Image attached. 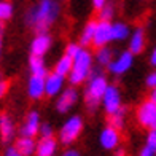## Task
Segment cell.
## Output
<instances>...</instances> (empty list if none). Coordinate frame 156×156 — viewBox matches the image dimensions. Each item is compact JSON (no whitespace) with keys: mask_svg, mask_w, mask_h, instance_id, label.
<instances>
[{"mask_svg":"<svg viewBox=\"0 0 156 156\" xmlns=\"http://www.w3.org/2000/svg\"><path fill=\"white\" fill-rule=\"evenodd\" d=\"M51 46H53V37L49 35V32H37L30 41V54L45 58V54L51 49Z\"/></svg>","mask_w":156,"mask_h":156,"instance_id":"cell-10","label":"cell"},{"mask_svg":"<svg viewBox=\"0 0 156 156\" xmlns=\"http://www.w3.org/2000/svg\"><path fill=\"white\" fill-rule=\"evenodd\" d=\"M15 13V6L10 0H0V21H10Z\"/></svg>","mask_w":156,"mask_h":156,"instance_id":"cell-25","label":"cell"},{"mask_svg":"<svg viewBox=\"0 0 156 156\" xmlns=\"http://www.w3.org/2000/svg\"><path fill=\"white\" fill-rule=\"evenodd\" d=\"M72 66H73V58H70V56H67V54H62L61 58L56 61L53 70L56 73L62 75V76H69L70 70H72Z\"/></svg>","mask_w":156,"mask_h":156,"instance_id":"cell-23","label":"cell"},{"mask_svg":"<svg viewBox=\"0 0 156 156\" xmlns=\"http://www.w3.org/2000/svg\"><path fill=\"white\" fill-rule=\"evenodd\" d=\"M115 11H116L115 5H113L110 0H108V3L104 5L102 8L99 10V18L97 19H101V21H112L113 16H115Z\"/></svg>","mask_w":156,"mask_h":156,"instance_id":"cell-26","label":"cell"},{"mask_svg":"<svg viewBox=\"0 0 156 156\" xmlns=\"http://www.w3.org/2000/svg\"><path fill=\"white\" fill-rule=\"evenodd\" d=\"M59 148V140L54 137H40L35 148V156H54Z\"/></svg>","mask_w":156,"mask_h":156,"instance_id":"cell-17","label":"cell"},{"mask_svg":"<svg viewBox=\"0 0 156 156\" xmlns=\"http://www.w3.org/2000/svg\"><path fill=\"white\" fill-rule=\"evenodd\" d=\"M78 99H80V94H78L76 86L70 84V86L64 88L61 91V94L56 97V105H54L56 112L61 113V115H66V113H69L76 105Z\"/></svg>","mask_w":156,"mask_h":156,"instance_id":"cell-8","label":"cell"},{"mask_svg":"<svg viewBox=\"0 0 156 156\" xmlns=\"http://www.w3.org/2000/svg\"><path fill=\"white\" fill-rule=\"evenodd\" d=\"M115 156H126V151H124V148H121V147L115 148Z\"/></svg>","mask_w":156,"mask_h":156,"instance_id":"cell-37","label":"cell"},{"mask_svg":"<svg viewBox=\"0 0 156 156\" xmlns=\"http://www.w3.org/2000/svg\"><path fill=\"white\" fill-rule=\"evenodd\" d=\"M91 3H93V8L99 11L104 5H107V3H108V0H91Z\"/></svg>","mask_w":156,"mask_h":156,"instance_id":"cell-34","label":"cell"},{"mask_svg":"<svg viewBox=\"0 0 156 156\" xmlns=\"http://www.w3.org/2000/svg\"><path fill=\"white\" fill-rule=\"evenodd\" d=\"M99 144L104 150H115V148L119 147L121 144V134H119V129L113 126H105L104 129L99 134Z\"/></svg>","mask_w":156,"mask_h":156,"instance_id":"cell-9","label":"cell"},{"mask_svg":"<svg viewBox=\"0 0 156 156\" xmlns=\"http://www.w3.org/2000/svg\"><path fill=\"white\" fill-rule=\"evenodd\" d=\"M61 156H81V153L76 150V148H70V147H67L66 150L62 151V154Z\"/></svg>","mask_w":156,"mask_h":156,"instance_id":"cell-33","label":"cell"},{"mask_svg":"<svg viewBox=\"0 0 156 156\" xmlns=\"http://www.w3.org/2000/svg\"><path fill=\"white\" fill-rule=\"evenodd\" d=\"M134 58H136V54H132L129 49H124V51L115 54L107 67L108 73H112L113 76H121L127 73L134 66Z\"/></svg>","mask_w":156,"mask_h":156,"instance_id":"cell-5","label":"cell"},{"mask_svg":"<svg viewBox=\"0 0 156 156\" xmlns=\"http://www.w3.org/2000/svg\"><path fill=\"white\" fill-rule=\"evenodd\" d=\"M94 67V54L88 48H81V51L73 58V66L69 73V83L72 86H80L86 83Z\"/></svg>","mask_w":156,"mask_h":156,"instance_id":"cell-3","label":"cell"},{"mask_svg":"<svg viewBox=\"0 0 156 156\" xmlns=\"http://www.w3.org/2000/svg\"><path fill=\"white\" fill-rule=\"evenodd\" d=\"M8 89H10V81L0 76V99H3L8 94Z\"/></svg>","mask_w":156,"mask_h":156,"instance_id":"cell-30","label":"cell"},{"mask_svg":"<svg viewBox=\"0 0 156 156\" xmlns=\"http://www.w3.org/2000/svg\"><path fill=\"white\" fill-rule=\"evenodd\" d=\"M148 62H150V66L156 69V46L153 48V51L150 53V58H148Z\"/></svg>","mask_w":156,"mask_h":156,"instance_id":"cell-35","label":"cell"},{"mask_svg":"<svg viewBox=\"0 0 156 156\" xmlns=\"http://www.w3.org/2000/svg\"><path fill=\"white\" fill-rule=\"evenodd\" d=\"M102 108L104 112L108 115H113L116 110H119L123 107V96H121V91H119V88L116 86V84L113 83H108L107 89H105V93L102 96Z\"/></svg>","mask_w":156,"mask_h":156,"instance_id":"cell-6","label":"cell"},{"mask_svg":"<svg viewBox=\"0 0 156 156\" xmlns=\"http://www.w3.org/2000/svg\"><path fill=\"white\" fill-rule=\"evenodd\" d=\"M145 145H148L150 148L156 151V129H148L147 139H145Z\"/></svg>","mask_w":156,"mask_h":156,"instance_id":"cell-29","label":"cell"},{"mask_svg":"<svg viewBox=\"0 0 156 156\" xmlns=\"http://www.w3.org/2000/svg\"><path fill=\"white\" fill-rule=\"evenodd\" d=\"M2 49H3V40L0 37V59H2Z\"/></svg>","mask_w":156,"mask_h":156,"instance_id":"cell-39","label":"cell"},{"mask_svg":"<svg viewBox=\"0 0 156 156\" xmlns=\"http://www.w3.org/2000/svg\"><path fill=\"white\" fill-rule=\"evenodd\" d=\"M38 134H40V137H54V129L49 123H41Z\"/></svg>","mask_w":156,"mask_h":156,"instance_id":"cell-28","label":"cell"},{"mask_svg":"<svg viewBox=\"0 0 156 156\" xmlns=\"http://www.w3.org/2000/svg\"><path fill=\"white\" fill-rule=\"evenodd\" d=\"M62 11L61 0H38V3L27 8L24 23L27 27L37 32H48L56 24Z\"/></svg>","mask_w":156,"mask_h":156,"instance_id":"cell-1","label":"cell"},{"mask_svg":"<svg viewBox=\"0 0 156 156\" xmlns=\"http://www.w3.org/2000/svg\"><path fill=\"white\" fill-rule=\"evenodd\" d=\"M15 148L23 154V156H32L35 154V148H37V142L34 137H24L19 136V139L15 142Z\"/></svg>","mask_w":156,"mask_h":156,"instance_id":"cell-20","label":"cell"},{"mask_svg":"<svg viewBox=\"0 0 156 156\" xmlns=\"http://www.w3.org/2000/svg\"><path fill=\"white\" fill-rule=\"evenodd\" d=\"M41 126V119H40V113L37 110H30L26 115V119L23 126L19 127V134L24 137H35L40 131Z\"/></svg>","mask_w":156,"mask_h":156,"instance_id":"cell-13","label":"cell"},{"mask_svg":"<svg viewBox=\"0 0 156 156\" xmlns=\"http://www.w3.org/2000/svg\"><path fill=\"white\" fill-rule=\"evenodd\" d=\"M145 45H147V40H145V30L144 27H136L129 38H127V49L132 53V54H142L145 49Z\"/></svg>","mask_w":156,"mask_h":156,"instance_id":"cell-14","label":"cell"},{"mask_svg":"<svg viewBox=\"0 0 156 156\" xmlns=\"http://www.w3.org/2000/svg\"><path fill=\"white\" fill-rule=\"evenodd\" d=\"M96 26H97V19H89L86 24L83 26L80 38H78V43L83 48L93 46V38H94V32H96Z\"/></svg>","mask_w":156,"mask_h":156,"instance_id":"cell-18","label":"cell"},{"mask_svg":"<svg viewBox=\"0 0 156 156\" xmlns=\"http://www.w3.org/2000/svg\"><path fill=\"white\" fill-rule=\"evenodd\" d=\"M139 156H156V151L153 150V148H150L148 145H144V147L140 148Z\"/></svg>","mask_w":156,"mask_h":156,"instance_id":"cell-32","label":"cell"},{"mask_svg":"<svg viewBox=\"0 0 156 156\" xmlns=\"http://www.w3.org/2000/svg\"><path fill=\"white\" fill-rule=\"evenodd\" d=\"M131 27L124 21H115L112 23V41H124L131 35Z\"/></svg>","mask_w":156,"mask_h":156,"instance_id":"cell-19","label":"cell"},{"mask_svg":"<svg viewBox=\"0 0 156 156\" xmlns=\"http://www.w3.org/2000/svg\"><path fill=\"white\" fill-rule=\"evenodd\" d=\"M27 96L32 101H40L45 96V76L30 75L27 80Z\"/></svg>","mask_w":156,"mask_h":156,"instance_id":"cell-16","label":"cell"},{"mask_svg":"<svg viewBox=\"0 0 156 156\" xmlns=\"http://www.w3.org/2000/svg\"><path fill=\"white\" fill-rule=\"evenodd\" d=\"M112 43V21H101L97 19L94 38H93V46L101 48L107 46Z\"/></svg>","mask_w":156,"mask_h":156,"instance_id":"cell-12","label":"cell"},{"mask_svg":"<svg viewBox=\"0 0 156 156\" xmlns=\"http://www.w3.org/2000/svg\"><path fill=\"white\" fill-rule=\"evenodd\" d=\"M15 134H16V126L13 118L6 112H2L0 113V139H2L3 144H8L15 139Z\"/></svg>","mask_w":156,"mask_h":156,"instance_id":"cell-15","label":"cell"},{"mask_svg":"<svg viewBox=\"0 0 156 156\" xmlns=\"http://www.w3.org/2000/svg\"><path fill=\"white\" fill-rule=\"evenodd\" d=\"M145 84H147V88H150V89L156 88V69L153 72L148 73V76L145 78Z\"/></svg>","mask_w":156,"mask_h":156,"instance_id":"cell-31","label":"cell"},{"mask_svg":"<svg viewBox=\"0 0 156 156\" xmlns=\"http://www.w3.org/2000/svg\"><path fill=\"white\" fill-rule=\"evenodd\" d=\"M66 80H67V76L56 73L54 70L49 72L45 76V96L46 97H58L61 94V91L66 88Z\"/></svg>","mask_w":156,"mask_h":156,"instance_id":"cell-11","label":"cell"},{"mask_svg":"<svg viewBox=\"0 0 156 156\" xmlns=\"http://www.w3.org/2000/svg\"><path fill=\"white\" fill-rule=\"evenodd\" d=\"M148 99H150V101H153V102L156 104V88L150 89V96H148Z\"/></svg>","mask_w":156,"mask_h":156,"instance_id":"cell-38","label":"cell"},{"mask_svg":"<svg viewBox=\"0 0 156 156\" xmlns=\"http://www.w3.org/2000/svg\"><path fill=\"white\" fill-rule=\"evenodd\" d=\"M29 70H30V75H37V76H46L49 73L45 58L34 56V54H30V58H29Z\"/></svg>","mask_w":156,"mask_h":156,"instance_id":"cell-22","label":"cell"},{"mask_svg":"<svg viewBox=\"0 0 156 156\" xmlns=\"http://www.w3.org/2000/svg\"><path fill=\"white\" fill-rule=\"evenodd\" d=\"M126 113H127V110H126V107L123 105V107L119 108V110H116L113 115H108V124L121 131L123 127H124V123H126Z\"/></svg>","mask_w":156,"mask_h":156,"instance_id":"cell-24","label":"cell"},{"mask_svg":"<svg viewBox=\"0 0 156 156\" xmlns=\"http://www.w3.org/2000/svg\"><path fill=\"white\" fill-rule=\"evenodd\" d=\"M81 45L78 43V41H69L67 46H66V51H64V54H67L70 56V58H75V56L81 51Z\"/></svg>","mask_w":156,"mask_h":156,"instance_id":"cell-27","label":"cell"},{"mask_svg":"<svg viewBox=\"0 0 156 156\" xmlns=\"http://www.w3.org/2000/svg\"><path fill=\"white\" fill-rule=\"evenodd\" d=\"M113 56H115V51L110 48V45L96 48V51H94V62L97 64V66L107 69L108 64H110L112 59H113Z\"/></svg>","mask_w":156,"mask_h":156,"instance_id":"cell-21","label":"cell"},{"mask_svg":"<svg viewBox=\"0 0 156 156\" xmlns=\"http://www.w3.org/2000/svg\"><path fill=\"white\" fill-rule=\"evenodd\" d=\"M83 127H84V119L81 115H70L62 123L61 129H59V134H58L59 144L66 145V147H70L72 144H75L78 137L81 136Z\"/></svg>","mask_w":156,"mask_h":156,"instance_id":"cell-4","label":"cell"},{"mask_svg":"<svg viewBox=\"0 0 156 156\" xmlns=\"http://www.w3.org/2000/svg\"><path fill=\"white\" fill-rule=\"evenodd\" d=\"M137 123L147 129H156V104L150 99L144 101L136 110Z\"/></svg>","mask_w":156,"mask_h":156,"instance_id":"cell-7","label":"cell"},{"mask_svg":"<svg viewBox=\"0 0 156 156\" xmlns=\"http://www.w3.org/2000/svg\"><path fill=\"white\" fill-rule=\"evenodd\" d=\"M5 156H23V154H21V153H19L18 150H16L15 147H10L8 150L5 151Z\"/></svg>","mask_w":156,"mask_h":156,"instance_id":"cell-36","label":"cell"},{"mask_svg":"<svg viewBox=\"0 0 156 156\" xmlns=\"http://www.w3.org/2000/svg\"><path fill=\"white\" fill-rule=\"evenodd\" d=\"M107 86H108V80L104 72V67L96 64L93 70H91V75L86 81V88H84V94H83L84 105H86L89 112H96L99 108Z\"/></svg>","mask_w":156,"mask_h":156,"instance_id":"cell-2","label":"cell"}]
</instances>
